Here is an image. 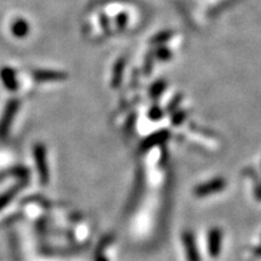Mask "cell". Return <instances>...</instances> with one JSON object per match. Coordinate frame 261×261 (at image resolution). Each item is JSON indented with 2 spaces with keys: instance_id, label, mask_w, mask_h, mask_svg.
<instances>
[{
  "instance_id": "cell-1",
  "label": "cell",
  "mask_w": 261,
  "mask_h": 261,
  "mask_svg": "<svg viewBox=\"0 0 261 261\" xmlns=\"http://www.w3.org/2000/svg\"><path fill=\"white\" fill-rule=\"evenodd\" d=\"M33 155H34L35 166H37L39 173V181L43 187H46L50 182V169L47 164L46 148L43 143H37L33 148Z\"/></svg>"
},
{
  "instance_id": "cell-5",
  "label": "cell",
  "mask_w": 261,
  "mask_h": 261,
  "mask_svg": "<svg viewBox=\"0 0 261 261\" xmlns=\"http://www.w3.org/2000/svg\"><path fill=\"white\" fill-rule=\"evenodd\" d=\"M0 79L4 83L5 89L10 92H15L19 90V82H17L16 74H15L14 69L10 67H3L0 69Z\"/></svg>"
},
{
  "instance_id": "cell-6",
  "label": "cell",
  "mask_w": 261,
  "mask_h": 261,
  "mask_svg": "<svg viewBox=\"0 0 261 261\" xmlns=\"http://www.w3.org/2000/svg\"><path fill=\"white\" fill-rule=\"evenodd\" d=\"M11 32L15 37L17 38H25L29 33V25L26 20L17 19L11 26Z\"/></svg>"
},
{
  "instance_id": "cell-3",
  "label": "cell",
  "mask_w": 261,
  "mask_h": 261,
  "mask_svg": "<svg viewBox=\"0 0 261 261\" xmlns=\"http://www.w3.org/2000/svg\"><path fill=\"white\" fill-rule=\"evenodd\" d=\"M33 77L38 82H53V81H62L67 79V74L63 71L46 70V69H39L33 71Z\"/></svg>"
},
{
  "instance_id": "cell-4",
  "label": "cell",
  "mask_w": 261,
  "mask_h": 261,
  "mask_svg": "<svg viewBox=\"0 0 261 261\" xmlns=\"http://www.w3.org/2000/svg\"><path fill=\"white\" fill-rule=\"evenodd\" d=\"M29 183V178H26V179H21V181L17 183V184H15L14 187H11L9 190L5 191L4 194L0 195V211L2 209H4L5 207H7L9 203L13 201L15 197H16V195L20 193L21 190H23L27 185H28Z\"/></svg>"
},
{
  "instance_id": "cell-2",
  "label": "cell",
  "mask_w": 261,
  "mask_h": 261,
  "mask_svg": "<svg viewBox=\"0 0 261 261\" xmlns=\"http://www.w3.org/2000/svg\"><path fill=\"white\" fill-rule=\"evenodd\" d=\"M21 102L19 100H11L8 102L5 107L4 113H3L2 119H0V139H5L10 131L11 125H13L15 116L19 112Z\"/></svg>"
}]
</instances>
